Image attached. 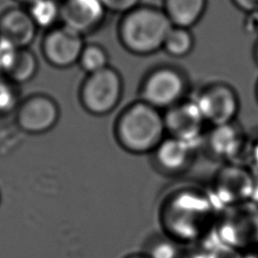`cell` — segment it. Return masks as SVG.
<instances>
[{"label":"cell","instance_id":"obj_1","mask_svg":"<svg viewBox=\"0 0 258 258\" xmlns=\"http://www.w3.org/2000/svg\"><path fill=\"white\" fill-rule=\"evenodd\" d=\"M212 194L196 188L175 191L163 203L161 223L166 236L177 243L201 237L217 222Z\"/></svg>","mask_w":258,"mask_h":258},{"label":"cell","instance_id":"obj_2","mask_svg":"<svg viewBox=\"0 0 258 258\" xmlns=\"http://www.w3.org/2000/svg\"><path fill=\"white\" fill-rule=\"evenodd\" d=\"M118 145L131 154H151L166 137L163 115L160 110L138 101L118 116L114 126Z\"/></svg>","mask_w":258,"mask_h":258},{"label":"cell","instance_id":"obj_3","mask_svg":"<svg viewBox=\"0 0 258 258\" xmlns=\"http://www.w3.org/2000/svg\"><path fill=\"white\" fill-rule=\"evenodd\" d=\"M172 26L164 10L137 6L125 13L120 22L119 36L129 51L149 54L163 47Z\"/></svg>","mask_w":258,"mask_h":258},{"label":"cell","instance_id":"obj_4","mask_svg":"<svg viewBox=\"0 0 258 258\" xmlns=\"http://www.w3.org/2000/svg\"><path fill=\"white\" fill-rule=\"evenodd\" d=\"M216 226L220 238L239 252L258 247V203L254 200L225 207Z\"/></svg>","mask_w":258,"mask_h":258},{"label":"cell","instance_id":"obj_5","mask_svg":"<svg viewBox=\"0 0 258 258\" xmlns=\"http://www.w3.org/2000/svg\"><path fill=\"white\" fill-rule=\"evenodd\" d=\"M121 96V77L110 67L90 74L80 91L82 106L88 113L95 116L111 113L119 104Z\"/></svg>","mask_w":258,"mask_h":258},{"label":"cell","instance_id":"obj_6","mask_svg":"<svg viewBox=\"0 0 258 258\" xmlns=\"http://www.w3.org/2000/svg\"><path fill=\"white\" fill-rule=\"evenodd\" d=\"M212 187V196L225 208L253 200L256 180L251 170L235 162H229L219 170Z\"/></svg>","mask_w":258,"mask_h":258},{"label":"cell","instance_id":"obj_7","mask_svg":"<svg viewBox=\"0 0 258 258\" xmlns=\"http://www.w3.org/2000/svg\"><path fill=\"white\" fill-rule=\"evenodd\" d=\"M185 92V82L179 72L160 68L145 80L141 90L142 101L156 109H169L178 104Z\"/></svg>","mask_w":258,"mask_h":258},{"label":"cell","instance_id":"obj_8","mask_svg":"<svg viewBox=\"0 0 258 258\" xmlns=\"http://www.w3.org/2000/svg\"><path fill=\"white\" fill-rule=\"evenodd\" d=\"M195 102L206 123L213 127L234 122L240 108L237 93L225 84L209 86L199 94Z\"/></svg>","mask_w":258,"mask_h":258},{"label":"cell","instance_id":"obj_9","mask_svg":"<svg viewBox=\"0 0 258 258\" xmlns=\"http://www.w3.org/2000/svg\"><path fill=\"white\" fill-rule=\"evenodd\" d=\"M59 118V108L48 95L33 94L19 103L16 109L18 127L29 134H42L51 130Z\"/></svg>","mask_w":258,"mask_h":258},{"label":"cell","instance_id":"obj_10","mask_svg":"<svg viewBox=\"0 0 258 258\" xmlns=\"http://www.w3.org/2000/svg\"><path fill=\"white\" fill-rule=\"evenodd\" d=\"M84 47L83 35L64 25L51 27L41 42V52L45 60L59 69L79 62Z\"/></svg>","mask_w":258,"mask_h":258},{"label":"cell","instance_id":"obj_11","mask_svg":"<svg viewBox=\"0 0 258 258\" xmlns=\"http://www.w3.org/2000/svg\"><path fill=\"white\" fill-rule=\"evenodd\" d=\"M163 118L169 137L194 144H199L204 137L206 121L195 100L179 102L170 107Z\"/></svg>","mask_w":258,"mask_h":258},{"label":"cell","instance_id":"obj_12","mask_svg":"<svg viewBox=\"0 0 258 258\" xmlns=\"http://www.w3.org/2000/svg\"><path fill=\"white\" fill-rule=\"evenodd\" d=\"M198 145L166 136L151 153L152 164L163 175H181L194 163Z\"/></svg>","mask_w":258,"mask_h":258},{"label":"cell","instance_id":"obj_13","mask_svg":"<svg viewBox=\"0 0 258 258\" xmlns=\"http://www.w3.org/2000/svg\"><path fill=\"white\" fill-rule=\"evenodd\" d=\"M105 11L99 0H63L59 4V19L62 25L83 35L101 24Z\"/></svg>","mask_w":258,"mask_h":258},{"label":"cell","instance_id":"obj_14","mask_svg":"<svg viewBox=\"0 0 258 258\" xmlns=\"http://www.w3.org/2000/svg\"><path fill=\"white\" fill-rule=\"evenodd\" d=\"M206 146L213 157L229 163L234 162L248 145L244 130L234 121L214 126L206 137Z\"/></svg>","mask_w":258,"mask_h":258},{"label":"cell","instance_id":"obj_15","mask_svg":"<svg viewBox=\"0 0 258 258\" xmlns=\"http://www.w3.org/2000/svg\"><path fill=\"white\" fill-rule=\"evenodd\" d=\"M37 26L27 9L8 8L0 15V39L16 48H28L33 42Z\"/></svg>","mask_w":258,"mask_h":258},{"label":"cell","instance_id":"obj_16","mask_svg":"<svg viewBox=\"0 0 258 258\" xmlns=\"http://www.w3.org/2000/svg\"><path fill=\"white\" fill-rule=\"evenodd\" d=\"M207 0H164V12L173 26L189 28L205 12Z\"/></svg>","mask_w":258,"mask_h":258},{"label":"cell","instance_id":"obj_17","mask_svg":"<svg viewBox=\"0 0 258 258\" xmlns=\"http://www.w3.org/2000/svg\"><path fill=\"white\" fill-rule=\"evenodd\" d=\"M38 71L36 55L28 48H19L12 64L3 76L12 83L18 85L31 81Z\"/></svg>","mask_w":258,"mask_h":258},{"label":"cell","instance_id":"obj_18","mask_svg":"<svg viewBox=\"0 0 258 258\" xmlns=\"http://www.w3.org/2000/svg\"><path fill=\"white\" fill-rule=\"evenodd\" d=\"M192 46L194 37L188 28L178 26H172L163 43L165 51L175 57L186 55Z\"/></svg>","mask_w":258,"mask_h":258},{"label":"cell","instance_id":"obj_19","mask_svg":"<svg viewBox=\"0 0 258 258\" xmlns=\"http://www.w3.org/2000/svg\"><path fill=\"white\" fill-rule=\"evenodd\" d=\"M27 11L37 27H52L59 18V4L54 0H38L29 5Z\"/></svg>","mask_w":258,"mask_h":258},{"label":"cell","instance_id":"obj_20","mask_svg":"<svg viewBox=\"0 0 258 258\" xmlns=\"http://www.w3.org/2000/svg\"><path fill=\"white\" fill-rule=\"evenodd\" d=\"M79 63L81 64L82 69L90 75L109 67L108 54L100 45H85L79 58Z\"/></svg>","mask_w":258,"mask_h":258},{"label":"cell","instance_id":"obj_21","mask_svg":"<svg viewBox=\"0 0 258 258\" xmlns=\"http://www.w3.org/2000/svg\"><path fill=\"white\" fill-rule=\"evenodd\" d=\"M177 242L168 236L155 237L146 245L144 253L151 258H176L177 256Z\"/></svg>","mask_w":258,"mask_h":258},{"label":"cell","instance_id":"obj_22","mask_svg":"<svg viewBox=\"0 0 258 258\" xmlns=\"http://www.w3.org/2000/svg\"><path fill=\"white\" fill-rule=\"evenodd\" d=\"M16 84L0 76V115H5L17 109L18 90Z\"/></svg>","mask_w":258,"mask_h":258},{"label":"cell","instance_id":"obj_23","mask_svg":"<svg viewBox=\"0 0 258 258\" xmlns=\"http://www.w3.org/2000/svg\"><path fill=\"white\" fill-rule=\"evenodd\" d=\"M17 49L10 43L0 39V76H4L12 64Z\"/></svg>","mask_w":258,"mask_h":258},{"label":"cell","instance_id":"obj_24","mask_svg":"<svg viewBox=\"0 0 258 258\" xmlns=\"http://www.w3.org/2000/svg\"><path fill=\"white\" fill-rule=\"evenodd\" d=\"M106 10L126 13L138 6L140 0H99Z\"/></svg>","mask_w":258,"mask_h":258},{"label":"cell","instance_id":"obj_25","mask_svg":"<svg viewBox=\"0 0 258 258\" xmlns=\"http://www.w3.org/2000/svg\"><path fill=\"white\" fill-rule=\"evenodd\" d=\"M235 5L250 14L258 12V0H233Z\"/></svg>","mask_w":258,"mask_h":258},{"label":"cell","instance_id":"obj_26","mask_svg":"<svg viewBox=\"0 0 258 258\" xmlns=\"http://www.w3.org/2000/svg\"><path fill=\"white\" fill-rule=\"evenodd\" d=\"M248 152L253 167L258 170V137L249 145Z\"/></svg>","mask_w":258,"mask_h":258},{"label":"cell","instance_id":"obj_27","mask_svg":"<svg viewBox=\"0 0 258 258\" xmlns=\"http://www.w3.org/2000/svg\"><path fill=\"white\" fill-rule=\"evenodd\" d=\"M242 256L240 258H258V252L254 250H249V251H244L241 252Z\"/></svg>","mask_w":258,"mask_h":258},{"label":"cell","instance_id":"obj_28","mask_svg":"<svg viewBox=\"0 0 258 258\" xmlns=\"http://www.w3.org/2000/svg\"><path fill=\"white\" fill-rule=\"evenodd\" d=\"M124 258H151L149 255H147L146 253L142 252V253H133V254H129L127 256H125Z\"/></svg>","mask_w":258,"mask_h":258},{"label":"cell","instance_id":"obj_29","mask_svg":"<svg viewBox=\"0 0 258 258\" xmlns=\"http://www.w3.org/2000/svg\"><path fill=\"white\" fill-rule=\"evenodd\" d=\"M14 1H16V2H18V3H20V4H24V5L29 6V5L33 4L34 2H36V1H38V0H14Z\"/></svg>","mask_w":258,"mask_h":258},{"label":"cell","instance_id":"obj_30","mask_svg":"<svg viewBox=\"0 0 258 258\" xmlns=\"http://www.w3.org/2000/svg\"><path fill=\"white\" fill-rule=\"evenodd\" d=\"M254 56H255V60H256V62L258 63V41H257V43H256V45H255V49H254Z\"/></svg>","mask_w":258,"mask_h":258},{"label":"cell","instance_id":"obj_31","mask_svg":"<svg viewBox=\"0 0 258 258\" xmlns=\"http://www.w3.org/2000/svg\"><path fill=\"white\" fill-rule=\"evenodd\" d=\"M256 98H257V101H258V83H257V86H256Z\"/></svg>","mask_w":258,"mask_h":258}]
</instances>
